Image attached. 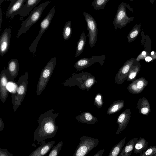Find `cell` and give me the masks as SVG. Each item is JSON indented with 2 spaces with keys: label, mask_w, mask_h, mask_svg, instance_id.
Masks as SVG:
<instances>
[{
  "label": "cell",
  "mask_w": 156,
  "mask_h": 156,
  "mask_svg": "<svg viewBox=\"0 0 156 156\" xmlns=\"http://www.w3.org/2000/svg\"><path fill=\"white\" fill-rule=\"evenodd\" d=\"M52 109L41 114L37 120L38 126L34 133L33 143L32 146L36 147L38 144L45 142V140L53 137L56 134L58 127L56 125L55 119L58 113H54Z\"/></svg>",
  "instance_id": "6da1fadb"
},
{
  "label": "cell",
  "mask_w": 156,
  "mask_h": 156,
  "mask_svg": "<svg viewBox=\"0 0 156 156\" xmlns=\"http://www.w3.org/2000/svg\"><path fill=\"white\" fill-rule=\"evenodd\" d=\"M96 82L95 78L90 73L82 72L73 75L65 81L63 85L72 87L77 86L82 90L88 91Z\"/></svg>",
  "instance_id": "7a4b0ae2"
},
{
  "label": "cell",
  "mask_w": 156,
  "mask_h": 156,
  "mask_svg": "<svg viewBox=\"0 0 156 156\" xmlns=\"http://www.w3.org/2000/svg\"><path fill=\"white\" fill-rule=\"evenodd\" d=\"M28 72L26 71L19 78L16 83V92L11 94L12 102L14 112H15L21 105L27 93L28 87Z\"/></svg>",
  "instance_id": "3957f363"
},
{
  "label": "cell",
  "mask_w": 156,
  "mask_h": 156,
  "mask_svg": "<svg viewBox=\"0 0 156 156\" xmlns=\"http://www.w3.org/2000/svg\"><path fill=\"white\" fill-rule=\"evenodd\" d=\"M50 2V1H47L33 9L27 19L22 22L17 34L18 38L37 22L40 19L43 10Z\"/></svg>",
  "instance_id": "277c9868"
},
{
  "label": "cell",
  "mask_w": 156,
  "mask_h": 156,
  "mask_svg": "<svg viewBox=\"0 0 156 156\" xmlns=\"http://www.w3.org/2000/svg\"><path fill=\"white\" fill-rule=\"evenodd\" d=\"M56 63V58L53 57L42 70L37 87V96L40 95L46 87L54 71Z\"/></svg>",
  "instance_id": "5b68a950"
},
{
  "label": "cell",
  "mask_w": 156,
  "mask_h": 156,
  "mask_svg": "<svg viewBox=\"0 0 156 156\" xmlns=\"http://www.w3.org/2000/svg\"><path fill=\"white\" fill-rule=\"evenodd\" d=\"M133 12L131 7L126 3L122 2L118 6L117 11L113 21V25L115 30L125 27L134 20V17H129L126 12V7Z\"/></svg>",
  "instance_id": "8992f818"
},
{
  "label": "cell",
  "mask_w": 156,
  "mask_h": 156,
  "mask_svg": "<svg viewBox=\"0 0 156 156\" xmlns=\"http://www.w3.org/2000/svg\"><path fill=\"white\" fill-rule=\"evenodd\" d=\"M80 142L77 146L73 156L87 155L99 142L98 138H95L87 136H83L79 138Z\"/></svg>",
  "instance_id": "52a82bcc"
},
{
  "label": "cell",
  "mask_w": 156,
  "mask_h": 156,
  "mask_svg": "<svg viewBox=\"0 0 156 156\" xmlns=\"http://www.w3.org/2000/svg\"><path fill=\"white\" fill-rule=\"evenodd\" d=\"M55 6H54L49 11L44 19L40 23V29L36 39L29 48V50L31 53H35L38 42L43 34L49 27L51 21L55 12Z\"/></svg>",
  "instance_id": "ba28073f"
},
{
  "label": "cell",
  "mask_w": 156,
  "mask_h": 156,
  "mask_svg": "<svg viewBox=\"0 0 156 156\" xmlns=\"http://www.w3.org/2000/svg\"><path fill=\"white\" fill-rule=\"evenodd\" d=\"M83 15L87 23V29L89 31L87 36H88L89 45L91 48H92L94 46L97 41V25L95 19L88 13L84 12Z\"/></svg>",
  "instance_id": "9c48e42d"
},
{
  "label": "cell",
  "mask_w": 156,
  "mask_h": 156,
  "mask_svg": "<svg viewBox=\"0 0 156 156\" xmlns=\"http://www.w3.org/2000/svg\"><path fill=\"white\" fill-rule=\"evenodd\" d=\"M105 58V55H95L90 58H83L78 60L75 63L74 67L77 71H80L97 62H98L101 66H103Z\"/></svg>",
  "instance_id": "30bf717a"
},
{
  "label": "cell",
  "mask_w": 156,
  "mask_h": 156,
  "mask_svg": "<svg viewBox=\"0 0 156 156\" xmlns=\"http://www.w3.org/2000/svg\"><path fill=\"white\" fill-rule=\"evenodd\" d=\"M136 60L135 58H132L126 61L120 68L115 76V83L120 85L126 80L127 75L131 66Z\"/></svg>",
  "instance_id": "8fae6325"
},
{
  "label": "cell",
  "mask_w": 156,
  "mask_h": 156,
  "mask_svg": "<svg viewBox=\"0 0 156 156\" xmlns=\"http://www.w3.org/2000/svg\"><path fill=\"white\" fill-rule=\"evenodd\" d=\"M148 84L147 81L144 78L141 77L132 81L127 89L133 94H137L142 92Z\"/></svg>",
  "instance_id": "7c38bea8"
},
{
  "label": "cell",
  "mask_w": 156,
  "mask_h": 156,
  "mask_svg": "<svg viewBox=\"0 0 156 156\" xmlns=\"http://www.w3.org/2000/svg\"><path fill=\"white\" fill-rule=\"evenodd\" d=\"M11 36V30L9 28L5 29L0 36V55L2 57L9 50Z\"/></svg>",
  "instance_id": "4fadbf2b"
},
{
  "label": "cell",
  "mask_w": 156,
  "mask_h": 156,
  "mask_svg": "<svg viewBox=\"0 0 156 156\" xmlns=\"http://www.w3.org/2000/svg\"><path fill=\"white\" fill-rule=\"evenodd\" d=\"M9 81L6 69H5L1 72L0 74V99L3 103L6 101L9 93L7 88Z\"/></svg>",
  "instance_id": "5bb4252c"
},
{
  "label": "cell",
  "mask_w": 156,
  "mask_h": 156,
  "mask_svg": "<svg viewBox=\"0 0 156 156\" xmlns=\"http://www.w3.org/2000/svg\"><path fill=\"white\" fill-rule=\"evenodd\" d=\"M131 112L129 109H127L123 111L118 117L116 123L118 125V128L116 134L122 132L128 124L131 117Z\"/></svg>",
  "instance_id": "9a60e30c"
},
{
  "label": "cell",
  "mask_w": 156,
  "mask_h": 156,
  "mask_svg": "<svg viewBox=\"0 0 156 156\" xmlns=\"http://www.w3.org/2000/svg\"><path fill=\"white\" fill-rule=\"evenodd\" d=\"M19 64L18 60L16 58L11 59L8 63L6 72L9 81H14L18 75L19 70Z\"/></svg>",
  "instance_id": "2e32d148"
},
{
  "label": "cell",
  "mask_w": 156,
  "mask_h": 156,
  "mask_svg": "<svg viewBox=\"0 0 156 156\" xmlns=\"http://www.w3.org/2000/svg\"><path fill=\"white\" fill-rule=\"evenodd\" d=\"M26 0H12L8 7L6 13V17L12 19L23 7Z\"/></svg>",
  "instance_id": "e0dca14e"
},
{
  "label": "cell",
  "mask_w": 156,
  "mask_h": 156,
  "mask_svg": "<svg viewBox=\"0 0 156 156\" xmlns=\"http://www.w3.org/2000/svg\"><path fill=\"white\" fill-rule=\"evenodd\" d=\"M55 143V141H51L45 143L43 142L41 145L36 148L29 156H41L46 154L52 148Z\"/></svg>",
  "instance_id": "ac0fdd59"
},
{
  "label": "cell",
  "mask_w": 156,
  "mask_h": 156,
  "mask_svg": "<svg viewBox=\"0 0 156 156\" xmlns=\"http://www.w3.org/2000/svg\"><path fill=\"white\" fill-rule=\"evenodd\" d=\"M75 118L77 122L83 124H93L98 121L96 117L88 112H83L76 116Z\"/></svg>",
  "instance_id": "d6986e66"
},
{
  "label": "cell",
  "mask_w": 156,
  "mask_h": 156,
  "mask_svg": "<svg viewBox=\"0 0 156 156\" xmlns=\"http://www.w3.org/2000/svg\"><path fill=\"white\" fill-rule=\"evenodd\" d=\"M136 108L138 110L139 113L144 115H148L151 112L149 103L145 97L141 98L138 100Z\"/></svg>",
  "instance_id": "ffe728a7"
},
{
  "label": "cell",
  "mask_w": 156,
  "mask_h": 156,
  "mask_svg": "<svg viewBox=\"0 0 156 156\" xmlns=\"http://www.w3.org/2000/svg\"><path fill=\"white\" fill-rule=\"evenodd\" d=\"M41 0H27L23 8L17 13L23 17L27 16Z\"/></svg>",
  "instance_id": "44dd1931"
},
{
  "label": "cell",
  "mask_w": 156,
  "mask_h": 156,
  "mask_svg": "<svg viewBox=\"0 0 156 156\" xmlns=\"http://www.w3.org/2000/svg\"><path fill=\"white\" fill-rule=\"evenodd\" d=\"M141 67L140 62L136 60L131 66L126 80L130 81L135 80L140 71Z\"/></svg>",
  "instance_id": "7402d4cb"
},
{
  "label": "cell",
  "mask_w": 156,
  "mask_h": 156,
  "mask_svg": "<svg viewBox=\"0 0 156 156\" xmlns=\"http://www.w3.org/2000/svg\"><path fill=\"white\" fill-rule=\"evenodd\" d=\"M138 138H133L129 140L119 154V156H130L134 149L135 144Z\"/></svg>",
  "instance_id": "603a6c76"
},
{
  "label": "cell",
  "mask_w": 156,
  "mask_h": 156,
  "mask_svg": "<svg viewBox=\"0 0 156 156\" xmlns=\"http://www.w3.org/2000/svg\"><path fill=\"white\" fill-rule=\"evenodd\" d=\"M125 105V102L122 100H118L112 103L108 108L107 113L109 115L119 112L122 109Z\"/></svg>",
  "instance_id": "cb8c5ba5"
},
{
  "label": "cell",
  "mask_w": 156,
  "mask_h": 156,
  "mask_svg": "<svg viewBox=\"0 0 156 156\" xmlns=\"http://www.w3.org/2000/svg\"><path fill=\"white\" fill-rule=\"evenodd\" d=\"M148 142L145 139L138 138L136 142L133 150V153L137 154L143 152L148 148Z\"/></svg>",
  "instance_id": "d4e9b609"
},
{
  "label": "cell",
  "mask_w": 156,
  "mask_h": 156,
  "mask_svg": "<svg viewBox=\"0 0 156 156\" xmlns=\"http://www.w3.org/2000/svg\"><path fill=\"white\" fill-rule=\"evenodd\" d=\"M86 36L84 31L81 33L76 46L75 57L79 56L83 51L86 41Z\"/></svg>",
  "instance_id": "484cf974"
},
{
  "label": "cell",
  "mask_w": 156,
  "mask_h": 156,
  "mask_svg": "<svg viewBox=\"0 0 156 156\" xmlns=\"http://www.w3.org/2000/svg\"><path fill=\"white\" fill-rule=\"evenodd\" d=\"M126 139L125 137L122 139L118 143L116 144L112 148L108 156H117L122 151Z\"/></svg>",
  "instance_id": "4316f807"
},
{
  "label": "cell",
  "mask_w": 156,
  "mask_h": 156,
  "mask_svg": "<svg viewBox=\"0 0 156 156\" xmlns=\"http://www.w3.org/2000/svg\"><path fill=\"white\" fill-rule=\"evenodd\" d=\"M140 23L136 24L132 29L127 36V39L129 43L134 41L139 34L140 30Z\"/></svg>",
  "instance_id": "83f0119b"
},
{
  "label": "cell",
  "mask_w": 156,
  "mask_h": 156,
  "mask_svg": "<svg viewBox=\"0 0 156 156\" xmlns=\"http://www.w3.org/2000/svg\"><path fill=\"white\" fill-rule=\"evenodd\" d=\"M72 32L71 22L68 21L65 24L63 30L62 36L64 40L69 39L71 36Z\"/></svg>",
  "instance_id": "f1b7e54d"
},
{
  "label": "cell",
  "mask_w": 156,
  "mask_h": 156,
  "mask_svg": "<svg viewBox=\"0 0 156 156\" xmlns=\"http://www.w3.org/2000/svg\"><path fill=\"white\" fill-rule=\"evenodd\" d=\"M109 0H94L91 2V6L95 10L103 9Z\"/></svg>",
  "instance_id": "f546056e"
},
{
  "label": "cell",
  "mask_w": 156,
  "mask_h": 156,
  "mask_svg": "<svg viewBox=\"0 0 156 156\" xmlns=\"http://www.w3.org/2000/svg\"><path fill=\"white\" fill-rule=\"evenodd\" d=\"M63 144V141H61L58 143L56 145L53 147L48 155V156H58Z\"/></svg>",
  "instance_id": "4dcf8cb0"
},
{
  "label": "cell",
  "mask_w": 156,
  "mask_h": 156,
  "mask_svg": "<svg viewBox=\"0 0 156 156\" xmlns=\"http://www.w3.org/2000/svg\"><path fill=\"white\" fill-rule=\"evenodd\" d=\"M156 154V146H151L140 154V156H153Z\"/></svg>",
  "instance_id": "1f68e13d"
},
{
  "label": "cell",
  "mask_w": 156,
  "mask_h": 156,
  "mask_svg": "<svg viewBox=\"0 0 156 156\" xmlns=\"http://www.w3.org/2000/svg\"><path fill=\"white\" fill-rule=\"evenodd\" d=\"M103 97L101 94L100 93L97 94L95 96L94 105L98 108H101L103 105Z\"/></svg>",
  "instance_id": "d6a6232c"
},
{
  "label": "cell",
  "mask_w": 156,
  "mask_h": 156,
  "mask_svg": "<svg viewBox=\"0 0 156 156\" xmlns=\"http://www.w3.org/2000/svg\"><path fill=\"white\" fill-rule=\"evenodd\" d=\"M147 56H151L152 58H153L150 54L148 52H147L145 51H143L141 52V53L136 58L137 61H139L140 60H145L146 57Z\"/></svg>",
  "instance_id": "836d02e7"
},
{
  "label": "cell",
  "mask_w": 156,
  "mask_h": 156,
  "mask_svg": "<svg viewBox=\"0 0 156 156\" xmlns=\"http://www.w3.org/2000/svg\"><path fill=\"white\" fill-rule=\"evenodd\" d=\"M13 155L8 150L4 148H0V156H12Z\"/></svg>",
  "instance_id": "e575fe53"
},
{
  "label": "cell",
  "mask_w": 156,
  "mask_h": 156,
  "mask_svg": "<svg viewBox=\"0 0 156 156\" xmlns=\"http://www.w3.org/2000/svg\"><path fill=\"white\" fill-rule=\"evenodd\" d=\"M104 151V149H101L96 154L94 155V156H102Z\"/></svg>",
  "instance_id": "d590c367"
},
{
  "label": "cell",
  "mask_w": 156,
  "mask_h": 156,
  "mask_svg": "<svg viewBox=\"0 0 156 156\" xmlns=\"http://www.w3.org/2000/svg\"><path fill=\"white\" fill-rule=\"evenodd\" d=\"M5 127V125L4 124V122H3L2 119L0 118V131H1L2 130L4 127Z\"/></svg>",
  "instance_id": "8d00e7d4"
},
{
  "label": "cell",
  "mask_w": 156,
  "mask_h": 156,
  "mask_svg": "<svg viewBox=\"0 0 156 156\" xmlns=\"http://www.w3.org/2000/svg\"><path fill=\"white\" fill-rule=\"evenodd\" d=\"M145 60L146 62H149L152 60V58L151 56H147L146 57Z\"/></svg>",
  "instance_id": "74e56055"
},
{
  "label": "cell",
  "mask_w": 156,
  "mask_h": 156,
  "mask_svg": "<svg viewBox=\"0 0 156 156\" xmlns=\"http://www.w3.org/2000/svg\"><path fill=\"white\" fill-rule=\"evenodd\" d=\"M0 30L1 29L2 23V9L0 7Z\"/></svg>",
  "instance_id": "f35d334b"
},
{
  "label": "cell",
  "mask_w": 156,
  "mask_h": 156,
  "mask_svg": "<svg viewBox=\"0 0 156 156\" xmlns=\"http://www.w3.org/2000/svg\"><path fill=\"white\" fill-rule=\"evenodd\" d=\"M12 0H0V5H1L2 2L4 1H9L11 2Z\"/></svg>",
  "instance_id": "ab89813d"
},
{
  "label": "cell",
  "mask_w": 156,
  "mask_h": 156,
  "mask_svg": "<svg viewBox=\"0 0 156 156\" xmlns=\"http://www.w3.org/2000/svg\"><path fill=\"white\" fill-rule=\"evenodd\" d=\"M155 0H149L151 4H153Z\"/></svg>",
  "instance_id": "60d3db41"
},
{
  "label": "cell",
  "mask_w": 156,
  "mask_h": 156,
  "mask_svg": "<svg viewBox=\"0 0 156 156\" xmlns=\"http://www.w3.org/2000/svg\"><path fill=\"white\" fill-rule=\"evenodd\" d=\"M153 156H156V154H155L153 155Z\"/></svg>",
  "instance_id": "b9f144b4"
},
{
  "label": "cell",
  "mask_w": 156,
  "mask_h": 156,
  "mask_svg": "<svg viewBox=\"0 0 156 156\" xmlns=\"http://www.w3.org/2000/svg\"><path fill=\"white\" fill-rule=\"evenodd\" d=\"M130 1H134V0H129Z\"/></svg>",
  "instance_id": "7bdbcfd3"
},
{
  "label": "cell",
  "mask_w": 156,
  "mask_h": 156,
  "mask_svg": "<svg viewBox=\"0 0 156 156\" xmlns=\"http://www.w3.org/2000/svg\"></svg>",
  "instance_id": "ee69618b"
}]
</instances>
